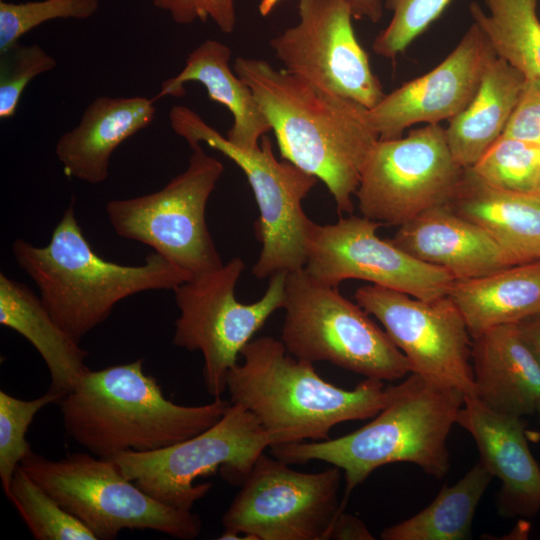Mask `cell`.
<instances>
[{
	"mask_svg": "<svg viewBox=\"0 0 540 540\" xmlns=\"http://www.w3.org/2000/svg\"><path fill=\"white\" fill-rule=\"evenodd\" d=\"M233 69L251 88L282 158L321 180L338 212L351 214L362 170L379 140L367 108L264 59L240 56Z\"/></svg>",
	"mask_w": 540,
	"mask_h": 540,
	"instance_id": "6da1fadb",
	"label": "cell"
},
{
	"mask_svg": "<svg viewBox=\"0 0 540 540\" xmlns=\"http://www.w3.org/2000/svg\"><path fill=\"white\" fill-rule=\"evenodd\" d=\"M240 357L227 373L226 390L232 404L256 417L270 447L327 440L338 424L377 415L393 394V385L372 378L352 390L337 387L271 336L249 341Z\"/></svg>",
	"mask_w": 540,
	"mask_h": 540,
	"instance_id": "7a4b0ae2",
	"label": "cell"
},
{
	"mask_svg": "<svg viewBox=\"0 0 540 540\" xmlns=\"http://www.w3.org/2000/svg\"><path fill=\"white\" fill-rule=\"evenodd\" d=\"M466 395L411 372L386 406L361 428L335 439L270 447L288 464L323 461L344 472V508L351 492L379 467L405 462L437 479L450 469L448 435Z\"/></svg>",
	"mask_w": 540,
	"mask_h": 540,
	"instance_id": "3957f363",
	"label": "cell"
},
{
	"mask_svg": "<svg viewBox=\"0 0 540 540\" xmlns=\"http://www.w3.org/2000/svg\"><path fill=\"white\" fill-rule=\"evenodd\" d=\"M58 403L67 435L101 459L184 441L216 424L230 405L221 397L199 406L170 401L141 358L89 369Z\"/></svg>",
	"mask_w": 540,
	"mask_h": 540,
	"instance_id": "277c9868",
	"label": "cell"
},
{
	"mask_svg": "<svg viewBox=\"0 0 540 540\" xmlns=\"http://www.w3.org/2000/svg\"><path fill=\"white\" fill-rule=\"evenodd\" d=\"M12 252L38 287L53 319L78 343L108 318L119 301L143 291L173 290L192 278L155 251L141 265L103 259L82 232L74 200L47 245L35 246L19 238Z\"/></svg>",
	"mask_w": 540,
	"mask_h": 540,
	"instance_id": "5b68a950",
	"label": "cell"
},
{
	"mask_svg": "<svg viewBox=\"0 0 540 540\" xmlns=\"http://www.w3.org/2000/svg\"><path fill=\"white\" fill-rule=\"evenodd\" d=\"M281 341L294 357L326 361L382 381L412 372L398 349L359 304L311 278L304 270L286 274Z\"/></svg>",
	"mask_w": 540,
	"mask_h": 540,
	"instance_id": "8992f818",
	"label": "cell"
},
{
	"mask_svg": "<svg viewBox=\"0 0 540 540\" xmlns=\"http://www.w3.org/2000/svg\"><path fill=\"white\" fill-rule=\"evenodd\" d=\"M169 121L174 133L188 145L206 143L231 159L247 177L259 209L257 233L261 243L252 274L265 279L276 273L303 270L313 221L305 214L302 201L318 179L287 160H277L266 136L256 149L239 148L183 105L171 107Z\"/></svg>",
	"mask_w": 540,
	"mask_h": 540,
	"instance_id": "52a82bcc",
	"label": "cell"
},
{
	"mask_svg": "<svg viewBox=\"0 0 540 540\" xmlns=\"http://www.w3.org/2000/svg\"><path fill=\"white\" fill-rule=\"evenodd\" d=\"M20 467L97 539H115L124 529H150L185 540L201 532L197 514L153 498L111 460L87 453L50 460L31 451Z\"/></svg>",
	"mask_w": 540,
	"mask_h": 540,
	"instance_id": "ba28073f",
	"label": "cell"
},
{
	"mask_svg": "<svg viewBox=\"0 0 540 540\" xmlns=\"http://www.w3.org/2000/svg\"><path fill=\"white\" fill-rule=\"evenodd\" d=\"M270 440L256 417L232 404L205 431L163 449L121 452L111 460L120 472L153 498L190 511L208 493L210 483L194 481L219 470L230 484L241 486Z\"/></svg>",
	"mask_w": 540,
	"mask_h": 540,
	"instance_id": "9c48e42d",
	"label": "cell"
},
{
	"mask_svg": "<svg viewBox=\"0 0 540 540\" xmlns=\"http://www.w3.org/2000/svg\"><path fill=\"white\" fill-rule=\"evenodd\" d=\"M189 146L188 166L163 188L111 200L106 212L119 236L152 247L193 277L223 265L206 223V206L224 167L201 143Z\"/></svg>",
	"mask_w": 540,
	"mask_h": 540,
	"instance_id": "30bf717a",
	"label": "cell"
},
{
	"mask_svg": "<svg viewBox=\"0 0 540 540\" xmlns=\"http://www.w3.org/2000/svg\"><path fill=\"white\" fill-rule=\"evenodd\" d=\"M243 270L244 262L235 257L173 289L180 314L172 343L201 352L204 386L214 398L226 391L227 373L239 361L244 346L284 305L287 273L269 277L268 287L258 301H238L235 287Z\"/></svg>",
	"mask_w": 540,
	"mask_h": 540,
	"instance_id": "8fae6325",
	"label": "cell"
},
{
	"mask_svg": "<svg viewBox=\"0 0 540 540\" xmlns=\"http://www.w3.org/2000/svg\"><path fill=\"white\" fill-rule=\"evenodd\" d=\"M341 469L301 472L262 453L222 516L225 531L249 540H328L344 508Z\"/></svg>",
	"mask_w": 540,
	"mask_h": 540,
	"instance_id": "7c38bea8",
	"label": "cell"
},
{
	"mask_svg": "<svg viewBox=\"0 0 540 540\" xmlns=\"http://www.w3.org/2000/svg\"><path fill=\"white\" fill-rule=\"evenodd\" d=\"M465 169L455 161L439 124L411 130L405 137L378 140L355 194L359 210L382 225L399 227L450 203Z\"/></svg>",
	"mask_w": 540,
	"mask_h": 540,
	"instance_id": "4fadbf2b",
	"label": "cell"
},
{
	"mask_svg": "<svg viewBox=\"0 0 540 540\" xmlns=\"http://www.w3.org/2000/svg\"><path fill=\"white\" fill-rule=\"evenodd\" d=\"M381 223L364 216L340 217L333 224L312 222L304 271L328 286L348 279L371 282L431 301L448 295L454 277L381 239Z\"/></svg>",
	"mask_w": 540,
	"mask_h": 540,
	"instance_id": "5bb4252c",
	"label": "cell"
},
{
	"mask_svg": "<svg viewBox=\"0 0 540 540\" xmlns=\"http://www.w3.org/2000/svg\"><path fill=\"white\" fill-rule=\"evenodd\" d=\"M345 0H298V22L270 40L284 70L370 109L385 95Z\"/></svg>",
	"mask_w": 540,
	"mask_h": 540,
	"instance_id": "9a60e30c",
	"label": "cell"
},
{
	"mask_svg": "<svg viewBox=\"0 0 540 540\" xmlns=\"http://www.w3.org/2000/svg\"><path fill=\"white\" fill-rule=\"evenodd\" d=\"M354 298L382 324L412 372L475 397L472 337L449 295L425 301L372 284L359 287Z\"/></svg>",
	"mask_w": 540,
	"mask_h": 540,
	"instance_id": "2e32d148",
	"label": "cell"
},
{
	"mask_svg": "<svg viewBox=\"0 0 540 540\" xmlns=\"http://www.w3.org/2000/svg\"><path fill=\"white\" fill-rule=\"evenodd\" d=\"M493 56L483 32L472 23L439 65L385 94L367 109L379 140L399 138L414 124H439L456 117L476 94Z\"/></svg>",
	"mask_w": 540,
	"mask_h": 540,
	"instance_id": "e0dca14e",
	"label": "cell"
},
{
	"mask_svg": "<svg viewBox=\"0 0 540 540\" xmlns=\"http://www.w3.org/2000/svg\"><path fill=\"white\" fill-rule=\"evenodd\" d=\"M456 424L472 436L479 461L501 482L499 512L506 517H534L540 510V467L522 418L495 412L466 396Z\"/></svg>",
	"mask_w": 540,
	"mask_h": 540,
	"instance_id": "ac0fdd59",
	"label": "cell"
},
{
	"mask_svg": "<svg viewBox=\"0 0 540 540\" xmlns=\"http://www.w3.org/2000/svg\"><path fill=\"white\" fill-rule=\"evenodd\" d=\"M389 240L414 258L446 270L455 280L478 278L512 266L497 242L449 203L399 226Z\"/></svg>",
	"mask_w": 540,
	"mask_h": 540,
	"instance_id": "d6986e66",
	"label": "cell"
},
{
	"mask_svg": "<svg viewBox=\"0 0 540 540\" xmlns=\"http://www.w3.org/2000/svg\"><path fill=\"white\" fill-rule=\"evenodd\" d=\"M154 103V98L143 96L94 99L78 125L56 143L55 153L66 175L90 184L104 182L116 148L154 120Z\"/></svg>",
	"mask_w": 540,
	"mask_h": 540,
	"instance_id": "ffe728a7",
	"label": "cell"
},
{
	"mask_svg": "<svg viewBox=\"0 0 540 540\" xmlns=\"http://www.w3.org/2000/svg\"><path fill=\"white\" fill-rule=\"evenodd\" d=\"M475 398L514 417L532 415L540 400V365L516 324L496 326L472 338Z\"/></svg>",
	"mask_w": 540,
	"mask_h": 540,
	"instance_id": "44dd1931",
	"label": "cell"
},
{
	"mask_svg": "<svg viewBox=\"0 0 540 540\" xmlns=\"http://www.w3.org/2000/svg\"><path fill=\"white\" fill-rule=\"evenodd\" d=\"M230 59L231 49L227 45L214 39L203 41L188 55L183 69L161 84L154 100L183 96L188 82L202 84L209 98L233 116L227 140L239 148L253 150L271 126L251 88L231 69Z\"/></svg>",
	"mask_w": 540,
	"mask_h": 540,
	"instance_id": "7402d4cb",
	"label": "cell"
},
{
	"mask_svg": "<svg viewBox=\"0 0 540 540\" xmlns=\"http://www.w3.org/2000/svg\"><path fill=\"white\" fill-rule=\"evenodd\" d=\"M449 204L486 231L512 265L540 260V196L491 186L465 169Z\"/></svg>",
	"mask_w": 540,
	"mask_h": 540,
	"instance_id": "603a6c76",
	"label": "cell"
},
{
	"mask_svg": "<svg viewBox=\"0 0 540 540\" xmlns=\"http://www.w3.org/2000/svg\"><path fill=\"white\" fill-rule=\"evenodd\" d=\"M0 323L35 347L50 373L49 391L61 398L89 370L85 365L88 352L57 324L40 296L3 273L0 274Z\"/></svg>",
	"mask_w": 540,
	"mask_h": 540,
	"instance_id": "cb8c5ba5",
	"label": "cell"
},
{
	"mask_svg": "<svg viewBox=\"0 0 540 540\" xmlns=\"http://www.w3.org/2000/svg\"><path fill=\"white\" fill-rule=\"evenodd\" d=\"M524 85L520 71L496 55L490 59L476 94L445 129L449 149L460 166L471 168L503 135Z\"/></svg>",
	"mask_w": 540,
	"mask_h": 540,
	"instance_id": "d4e9b609",
	"label": "cell"
},
{
	"mask_svg": "<svg viewBox=\"0 0 540 540\" xmlns=\"http://www.w3.org/2000/svg\"><path fill=\"white\" fill-rule=\"evenodd\" d=\"M448 295L472 338L496 326L516 324L540 311V260L455 280Z\"/></svg>",
	"mask_w": 540,
	"mask_h": 540,
	"instance_id": "484cf974",
	"label": "cell"
},
{
	"mask_svg": "<svg viewBox=\"0 0 540 540\" xmlns=\"http://www.w3.org/2000/svg\"><path fill=\"white\" fill-rule=\"evenodd\" d=\"M493 476L478 461L457 483L445 485L434 500L412 517L389 526L383 540H467L476 509Z\"/></svg>",
	"mask_w": 540,
	"mask_h": 540,
	"instance_id": "4316f807",
	"label": "cell"
},
{
	"mask_svg": "<svg viewBox=\"0 0 540 540\" xmlns=\"http://www.w3.org/2000/svg\"><path fill=\"white\" fill-rule=\"evenodd\" d=\"M487 12L472 2L469 12L495 55L526 79L540 78L538 0H484Z\"/></svg>",
	"mask_w": 540,
	"mask_h": 540,
	"instance_id": "83f0119b",
	"label": "cell"
},
{
	"mask_svg": "<svg viewBox=\"0 0 540 540\" xmlns=\"http://www.w3.org/2000/svg\"><path fill=\"white\" fill-rule=\"evenodd\" d=\"M36 540H96L95 535L65 510L21 467H17L6 496Z\"/></svg>",
	"mask_w": 540,
	"mask_h": 540,
	"instance_id": "f1b7e54d",
	"label": "cell"
},
{
	"mask_svg": "<svg viewBox=\"0 0 540 540\" xmlns=\"http://www.w3.org/2000/svg\"><path fill=\"white\" fill-rule=\"evenodd\" d=\"M539 165V146L501 136L468 169L491 186L532 194Z\"/></svg>",
	"mask_w": 540,
	"mask_h": 540,
	"instance_id": "f546056e",
	"label": "cell"
},
{
	"mask_svg": "<svg viewBox=\"0 0 540 540\" xmlns=\"http://www.w3.org/2000/svg\"><path fill=\"white\" fill-rule=\"evenodd\" d=\"M60 399L51 391L32 400L0 391V478L5 496L17 467L32 451L26 440L28 427L43 407Z\"/></svg>",
	"mask_w": 540,
	"mask_h": 540,
	"instance_id": "4dcf8cb0",
	"label": "cell"
},
{
	"mask_svg": "<svg viewBox=\"0 0 540 540\" xmlns=\"http://www.w3.org/2000/svg\"><path fill=\"white\" fill-rule=\"evenodd\" d=\"M100 0H42L23 3L0 1V52L19 43L37 26L55 19H87Z\"/></svg>",
	"mask_w": 540,
	"mask_h": 540,
	"instance_id": "1f68e13d",
	"label": "cell"
},
{
	"mask_svg": "<svg viewBox=\"0 0 540 540\" xmlns=\"http://www.w3.org/2000/svg\"><path fill=\"white\" fill-rule=\"evenodd\" d=\"M451 0H383L392 17L372 43L375 54L394 60L444 12Z\"/></svg>",
	"mask_w": 540,
	"mask_h": 540,
	"instance_id": "d6a6232c",
	"label": "cell"
},
{
	"mask_svg": "<svg viewBox=\"0 0 540 540\" xmlns=\"http://www.w3.org/2000/svg\"><path fill=\"white\" fill-rule=\"evenodd\" d=\"M57 62L38 44L17 43L0 52V119L13 117L27 85Z\"/></svg>",
	"mask_w": 540,
	"mask_h": 540,
	"instance_id": "836d02e7",
	"label": "cell"
},
{
	"mask_svg": "<svg viewBox=\"0 0 540 540\" xmlns=\"http://www.w3.org/2000/svg\"><path fill=\"white\" fill-rule=\"evenodd\" d=\"M152 3L180 25L211 20L221 32L229 34L237 22L234 0H152Z\"/></svg>",
	"mask_w": 540,
	"mask_h": 540,
	"instance_id": "e575fe53",
	"label": "cell"
},
{
	"mask_svg": "<svg viewBox=\"0 0 540 540\" xmlns=\"http://www.w3.org/2000/svg\"><path fill=\"white\" fill-rule=\"evenodd\" d=\"M502 136L540 147V78H525L522 95Z\"/></svg>",
	"mask_w": 540,
	"mask_h": 540,
	"instance_id": "d590c367",
	"label": "cell"
},
{
	"mask_svg": "<svg viewBox=\"0 0 540 540\" xmlns=\"http://www.w3.org/2000/svg\"><path fill=\"white\" fill-rule=\"evenodd\" d=\"M329 539L373 540L375 537L361 519L342 511L331 527Z\"/></svg>",
	"mask_w": 540,
	"mask_h": 540,
	"instance_id": "8d00e7d4",
	"label": "cell"
},
{
	"mask_svg": "<svg viewBox=\"0 0 540 540\" xmlns=\"http://www.w3.org/2000/svg\"><path fill=\"white\" fill-rule=\"evenodd\" d=\"M516 326L525 344L540 365V311L520 320Z\"/></svg>",
	"mask_w": 540,
	"mask_h": 540,
	"instance_id": "74e56055",
	"label": "cell"
},
{
	"mask_svg": "<svg viewBox=\"0 0 540 540\" xmlns=\"http://www.w3.org/2000/svg\"><path fill=\"white\" fill-rule=\"evenodd\" d=\"M355 19H367L373 23L381 20L384 11L383 0H345Z\"/></svg>",
	"mask_w": 540,
	"mask_h": 540,
	"instance_id": "f35d334b",
	"label": "cell"
},
{
	"mask_svg": "<svg viewBox=\"0 0 540 540\" xmlns=\"http://www.w3.org/2000/svg\"><path fill=\"white\" fill-rule=\"evenodd\" d=\"M280 0H260L258 10L261 16H268Z\"/></svg>",
	"mask_w": 540,
	"mask_h": 540,
	"instance_id": "ab89813d",
	"label": "cell"
},
{
	"mask_svg": "<svg viewBox=\"0 0 540 540\" xmlns=\"http://www.w3.org/2000/svg\"><path fill=\"white\" fill-rule=\"evenodd\" d=\"M532 194L540 196V165L536 174L534 188Z\"/></svg>",
	"mask_w": 540,
	"mask_h": 540,
	"instance_id": "60d3db41",
	"label": "cell"
},
{
	"mask_svg": "<svg viewBox=\"0 0 540 540\" xmlns=\"http://www.w3.org/2000/svg\"><path fill=\"white\" fill-rule=\"evenodd\" d=\"M535 413H537L538 418H539V420H540V400H539V402H538V404H537L536 412H535Z\"/></svg>",
	"mask_w": 540,
	"mask_h": 540,
	"instance_id": "b9f144b4",
	"label": "cell"
}]
</instances>
